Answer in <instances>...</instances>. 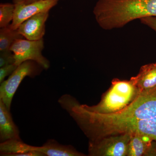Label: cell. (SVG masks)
I'll return each instance as SVG.
<instances>
[{
	"instance_id": "obj_9",
	"label": "cell",
	"mask_w": 156,
	"mask_h": 156,
	"mask_svg": "<svg viewBox=\"0 0 156 156\" xmlns=\"http://www.w3.org/2000/svg\"><path fill=\"white\" fill-rule=\"evenodd\" d=\"M37 146L29 145L21 139H11L0 144L2 156H44L36 150Z\"/></svg>"
},
{
	"instance_id": "obj_3",
	"label": "cell",
	"mask_w": 156,
	"mask_h": 156,
	"mask_svg": "<svg viewBox=\"0 0 156 156\" xmlns=\"http://www.w3.org/2000/svg\"><path fill=\"white\" fill-rule=\"evenodd\" d=\"M139 90L131 80H121L115 79L109 89L102 95L98 104L92 106L82 105L89 111L101 114L115 113L126 108L136 98Z\"/></svg>"
},
{
	"instance_id": "obj_1",
	"label": "cell",
	"mask_w": 156,
	"mask_h": 156,
	"mask_svg": "<svg viewBox=\"0 0 156 156\" xmlns=\"http://www.w3.org/2000/svg\"><path fill=\"white\" fill-rule=\"evenodd\" d=\"M65 109L89 140L94 141L108 136L121 126L156 117V87L140 92L126 108L115 113L89 111L76 98L70 100Z\"/></svg>"
},
{
	"instance_id": "obj_10",
	"label": "cell",
	"mask_w": 156,
	"mask_h": 156,
	"mask_svg": "<svg viewBox=\"0 0 156 156\" xmlns=\"http://www.w3.org/2000/svg\"><path fill=\"white\" fill-rule=\"evenodd\" d=\"M10 111L0 99V141L11 139H21L19 129L12 119Z\"/></svg>"
},
{
	"instance_id": "obj_13",
	"label": "cell",
	"mask_w": 156,
	"mask_h": 156,
	"mask_svg": "<svg viewBox=\"0 0 156 156\" xmlns=\"http://www.w3.org/2000/svg\"><path fill=\"white\" fill-rule=\"evenodd\" d=\"M37 151L44 156H84L70 145H63L54 139L48 140L42 146L37 147Z\"/></svg>"
},
{
	"instance_id": "obj_5",
	"label": "cell",
	"mask_w": 156,
	"mask_h": 156,
	"mask_svg": "<svg viewBox=\"0 0 156 156\" xmlns=\"http://www.w3.org/2000/svg\"><path fill=\"white\" fill-rule=\"evenodd\" d=\"M131 134L125 133L109 135L95 141H89L90 156H126Z\"/></svg>"
},
{
	"instance_id": "obj_6",
	"label": "cell",
	"mask_w": 156,
	"mask_h": 156,
	"mask_svg": "<svg viewBox=\"0 0 156 156\" xmlns=\"http://www.w3.org/2000/svg\"><path fill=\"white\" fill-rule=\"evenodd\" d=\"M44 48L43 38L38 41L20 39L15 41L10 50L14 53V64L17 66L24 62L32 60L36 62L44 69H48L50 67V63L42 55Z\"/></svg>"
},
{
	"instance_id": "obj_18",
	"label": "cell",
	"mask_w": 156,
	"mask_h": 156,
	"mask_svg": "<svg viewBox=\"0 0 156 156\" xmlns=\"http://www.w3.org/2000/svg\"><path fill=\"white\" fill-rule=\"evenodd\" d=\"M140 20L143 24L147 26L156 32V17H146Z\"/></svg>"
},
{
	"instance_id": "obj_4",
	"label": "cell",
	"mask_w": 156,
	"mask_h": 156,
	"mask_svg": "<svg viewBox=\"0 0 156 156\" xmlns=\"http://www.w3.org/2000/svg\"><path fill=\"white\" fill-rule=\"evenodd\" d=\"M42 69L36 62L27 60L18 66L9 78L1 83L0 99L9 110L10 111L14 94L23 79L27 76L34 77L41 73Z\"/></svg>"
},
{
	"instance_id": "obj_7",
	"label": "cell",
	"mask_w": 156,
	"mask_h": 156,
	"mask_svg": "<svg viewBox=\"0 0 156 156\" xmlns=\"http://www.w3.org/2000/svg\"><path fill=\"white\" fill-rule=\"evenodd\" d=\"M58 0H41L26 4L24 0H14L15 9L14 18L10 27L14 30L30 17L38 13L49 12L58 2Z\"/></svg>"
},
{
	"instance_id": "obj_12",
	"label": "cell",
	"mask_w": 156,
	"mask_h": 156,
	"mask_svg": "<svg viewBox=\"0 0 156 156\" xmlns=\"http://www.w3.org/2000/svg\"><path fill=\"white\" fill-rule=\"evenodd\" d=\"M130 80L137 87L139 93L156 87V63L145 65L139 73Z\"/></svg>"
},
{
	"instance_id": "obj_15",
	"label": "cell",
	"mask_w": 156,
	"mask_h": 156,
	"mask_svg": "<svg viewBox=\"0 0 156 156\" xmlns=\"http://www.w3.org/2000/svg\"><path fill=\"white\" fill-rule=\"evenodd\" d=\"M14 4L11 3H4L0 5V27H6L9 25L11 21L14 18Z\"/></svg>"
},
{
	"instance_id": "obj_14",
	"label": "cell",
	"mask_w": 156,
	"mask_h": 156,
	"mask_svg": "<svg viewBox=\"0 0 156 156\" xmlns=\"http://www.w3.org/2000/svg\"><path fill=\"white\" fill-rule=\"evenodd\" d=\"M18 30L13 29L10 24L0 30V51L10 50L11 46L18 39H23Z\"/></svg>"
},
{
	"instance_id": "obj_17",
	"label": "cell",
	"mask_w": 156,
	"mask_h": 156,
	"mask_svg": "<svg viewBox=\"0 0 156 156\" xmlns=\"http://www.w3.org/2000/svg\"><path fill=\"white\" fill-rule=\"evenodd\" d=\"M16 64H12L5 66L0 68V83L5 80V78L10 76L17 67Z\"/></svg>"
},
{
	"instance_id": "obj_11",
	"label": "cell",
	"mask_w": 156,
	"mask_h": 156,
	"mask_svg": "<svg viewBox=\"0 0 156 156\" xmlns=\"http://www.w3.org/2000/svg\"><path fill=\"white\" fill-rule=\"evenodd\" d=\"M153 140L139 134H132L128 144L127 156H156Z\"/></svg>"
},
{
	"instance_id": "obj_8",
	"label": "cell",
	"mask_w": 156,
	"mask_h": 156,
	"mask_svg": "<svg viewBox=\"0 0 156 156\" xmlns=\"http://www.w3.org/2000/svg\"><path fill=\"white\" fill-rule=\"evenodd\" d=\"M49 17V12L38 13L23 22L17 30L25 39L38 41L43 38L45 33V23Z\"/></svg>"
},
{
	"instance_id": "obj_16",
	"label": "cell",
	"mask_w": 156,
	"mask_h": 156,
	"mask_svg": "<svg viewBox=\"0 0 156 156\" xmlns=\"http://www.w3.org/2000/svg\"><path fill=\"white\" fill-rule=\"evenodd\" d=\"M14 54L11 50H5L0 52V68L15 63Z\"/></svg>"
},
{
	"instance_id": "obj_19",
	"label": "cell",
	"mask_w": 156,
	"mask_h": 156,
	"mask_svg": "<svg viewBox=\"0 0 156 156\" xmlns=\"http://www.w3.org/2000/svg\"><path fill=\"white\" fill-rule=\"evenodd\" d=\"M24 2L26 4H30L33 3L34 2H38V1H41V0H24Z\"/></svg>"
},
{
	"instance_id": "obj_2",
	"label": "cell",
	"mask_w": 156,
	"mask_h": 156,
	"mask_svg": "<svg viewBox=\"0 0 156 156\" xmlns=\"http://www.w3.org/2000/svg\"><path fill=\"white\" fill-rule=\"evenodd\" d=\"M93 14L105 30L123 27L146 17H156V0H98Z\"/></svg>"
}]
</instances>
